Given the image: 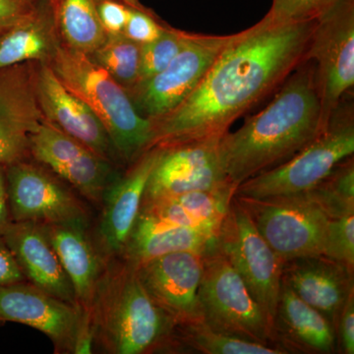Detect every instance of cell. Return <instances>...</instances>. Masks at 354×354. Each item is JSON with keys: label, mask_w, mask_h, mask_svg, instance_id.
Returning a JSON list of instances; mask_svg holds the SVG:
<instances>
[{"label": "cell", "mask_w": 354, "mask_h": 354, "mask_svg": "<svg viewBox=\"0 0 354 354\" xmlns=\"http://www.w3.org/2000/svg\"><path fill=\"white\" fill-rule=\"evenodd\" d=\"M316 21L279 23L266 14L234 34L198 87L171 113L151 120V148L221 138L306 60Z\"/></svg>", "instance_id": "cell-1"}, {"label": "cell", "mask_w": 354, "mask_h": 354, "mask_svg": "<svg viewBox=\"0 0 354 354\" xmlns=\"http://www.w3.org/2000/svg\"><path fill=\"white\" fill-rule=\"evenodd\" d=\"M317 88L315 65L305 60L259 113L218 141V158L228 180L241 185L283 164L326 129Z\"/></svg>", "instance_id": "cell-2"}, {"label": "cell", "mask_w": 354, "mask_h": 354, "mask_svg": "<svg viewBox=\"0 0 354 354\" xmlns=\"http://www.w3.org/2000/svg\"><path fill=\"white\" fill-rule=\"evenodd\" d=\"M88 317L92 353H171L176 323L122 258L106 263Z\"/></svg>", "instance_id": "cell-3"}, {"label": "cell", "mask_w": 354, "mask_h": 354, "mask_svg": "<svg viewBox=\"0 0 354 354\" xmlns=\"http://www.w3.org/2000/svg\"><path fill=\"white\" fill-rule=\"evenodd\" d=\"M48 64L100 118L125 167L151 149L152 123L137 111L127 91L102 67L62 41Z\"/></svg>", "instance_id": "cell-4"}, {"label": "cell", "mask_w": 354, "mask_h": 354, "mask_svg": "<svg viewBox=\"0 0 354 354\" xmlns=\"http://www.w3.org/2000/svg\"><path fill=\"white\" fill-rule=\"evenodd\" d=\"M354 153L353 92L342 97L327 127L309 145L283 164L247 179L234 196L262 198L306 192L318 185L335 165Z\"/></svg>", "instance_id": "cell-5"}, {"label": "cell", "mask_w": 354, "mask_h": 354, "mask_svg": "<svg viewBox=\"0 0 354 354\" xmlns=\"http://www.w3.org/2000/svg\"><path fill=\"white\" fill-rule=\"evenodd\" d=\"M234 198L283 264L323 255L332 218L310 191L262 199Z\"/></svg>", "instance_id": "cell-6"}, {"label": "cell", "mask_w": 354, "mask_h": 354, "mask_svg": "<svg viewBox=\"0 0 354 354\" xmlns=\"http://www.w3.org/2000/svg\"><path fill=\"white\" fill-rule=\"evenodd\" d=\"M198 297L202 321L214 330L279 348L271 321L216 246L204 255Z\"/></svg>", "instance_id": "cell-7"}, {"label": "cell", "mask_w": 354, "mask_h": 354, "mask_svg": "<svg viewBox=\"0 0 354 354\" xmlns=\"http://www.w3.org/2000/svg\"><path fill=\"white\" fill-rule=\"evenodd\" d=\"M13 223H93L95 209L64 179L31 158L6 165Z\"/></svg>", "instance_id": "cell-8"}, {"label": "cell", "mask_w": 354, "mask_h": 354, "mask_svg": "<svg viewBox=\"0 0 354 354\" xmlns=\"http://www.w3.org/2000/svg\"><path fill=\"white\" fill-rule=\"evenodd\" d=\"M24 324L46 335L57 354L92 353L88 318L79 305L28 281L0 288V324Z\"/></svg>", "instance_id": "cell-9"}, {"label": "cell", "mask_w": 354, "mask_h": 354, "mask_svg": "<svg viewBox=\"0 0 354 354\" xmlns=\"http://www.w3.org/2000/svg\"><path fill=\"white\" fill-rule=\"evenodd\" d=\"M216 248L239 272L272 325L281 295L283 263L234 197L221 223Z\"/></svg>", "instance_id": "cell-10"}, {"label": "cell", "mask_w": 354, "mask_h": 354, "mask_svg": "<svg viewBox=\"0 0 354 354\" xmlns=\"http://www.w3.org/2000/svg\"><path fill=\"white\" fill-rule=\"evenodd\" d=\"M315 65L324 123L354 86V0H339L320 17L307 50Z\"/></svg>", "instance_id": "cell-11"}, {"label": "cell", "mask_w": 354, "mask_h": 354, "mask_svg": "<svg viewBox=\"0 0 354 354\" xmlns=\"http://www.w3.org/2000/svg\"><path fill=\"white\" fill-rule=\"evenodd\" d=\"M234 37V34L215 36L191 32L171 64L129 92L135 109L150 121L171 113L201 83Z\"/></svg>", "instance_id": "cell-12"}, {"label": "cell", "mask_w": 354, "mask_h": 354, "mask_svg": "<svg viewBox=\"0 0 354 354\" xmlns=\"http://www.w3.org/2000/svg\"><path fill=\"white\" fill-rule=\"evenodd\" d=\"M30 158L55 172L95 209L123 169L44 120L30 140Z\"/></svg>", "instance_id": "cell-13"}, {"label": "cell", "mask_w": 354, "mask_h": 354, "mask_svg": "<svg viewBox=\"0 0 354 354\" xmlns=\"http://www.w3.org/2000/svg\"><path fill=\"white\" fill-rule=\"evenodd\" d=\"M160 153V147L149 149L123 169L104 194L99 214L91 225L93 239L104 259L121 258L124 252Z\"/></svg>", "instance_id": "cell-14"}, {"label": "cell", "mask_w": 354, "mask_h": 354, "mask_svg": "<svg viewBox=\"0 0 354 354\" xmlns=\"http://www.w3.org/2000/svg\"><path fill=\"white\" fill-rule=\"evenodd\" d=\"M221 138L160 147L144 199L172 196L193 191L237 188L228 180L218 158Z\"/></svg>", "instance_id": "cell-15"}, {"label": "cell", "mask_w": 354, "mask_h": 354, "mask_svg": "<svg viewBox=\"0 0 354 354\" xmlns=\"http://www.w3.org/2000/svg\"><path fill=\"white\" fill-rule=\"evenodd\" d=\"M204 255L179 251L133 264L147 292L176 325L202 320L198 295Z\"/></svg>", "instance_id": "cell-16"}, {"label": "cell", "mask_w": 354, "mask_h": 354, "mask_svg": "<svg viewBox=\"0 0 354 354\" xmlns=\"http://www.w3.org/2000/svg\"><path fill=\"white\" fill-rule=\"evenodd\" d=\"M35 85L44 120L116 167L127 169L102 121L58 79L50 65L35 64Z\"/></svg>", "instance_id": "cell-17"}, {"label": "cell", "mask_w": 354, "mask_h": 354, "mask_svg": "<svg viewBox=\"0 0 354 354\" xmlns=\"http://www.w3.org/2000/svg\"><path fill=\"white\" fill-rule=\"evenodd\" d=\"M44 120L35 64L0 70V165L30 158V140Z\"/></svg>", "instance_id": "cell-18"}, {"label": "cell", "mask_w": 354, "mask_h": 354, "mask_svg": "<svg viewBox=\"0 0 354 354\" xmlns=\"http://www.w3.org/2000/svg\"><path fill=\"white\" fill-rule=\"evenodd\" d=\"M353 271L326 256H310L285 263L281 281L337 330L339 314L354 293Z\"/></svg>", "instance_id": "cell-19"}, {"label": "cell", "mask_w": 354, "mask_h": 354, "mask_svg": "<svg viewBox=\"0 0 354 354\" xmlns=\"http://www.w3.org/2000/svg\"><path fill=\"white\" fill-rule=\"evenodd\" d=\"M3 237L26 281L53 297L79 305L73 286L41 223L12 221Z\"/></svg>", "instance_id": "cell-20"}, {"label": "cell", "mask_w": 354, "mask_h": 354, "mask_svg": "<svg viewBox=\"0 0 354 354\" xmlns=\"http://www.w3.org/2000/svg\"><path fill=\"white\" fill-rule=\"evenodd\" d=\"M91 225L81 221L41 225L73 286L77 302L87 316L109 261L95 245Z\"/></svg>", "instance_id": "cell-21"}, {"label": "cell", "mask_w": 354, "mask_h": 354, "mask_svg": "<svg viewBox=\"0 0 354 354\" xmlns=\"http://www.w3.org/2000/svg\"><path fill=\"white\" fill-rule=\"evenodd\" d=\"M272 330L277 346L286 353H339L337 330L332 323L283 281Z\"/></svg>", "instance_id": "cell-22"}, {"label": "cell", "mask_w": 354, "mask_h": 354, "mask_svg": "<svg viewBox=\"0 0 354 354\" xmlns=\"http://www.w3.org/2000/svg\"><path fill=\"white\" fill-rule=\"evenodd\" d=\"M60 43L50 0H35L31 9L0 36V70L48 64Z\"/></svg>", "instance_id": "cell-23"}, {"label": "cell", "mask_w": 354, "mask_h": 354, "mask_svg": "<svg viewBox=\"0 0 354 354\" xmlns=\"http://www.w3.org/2000/svg\"><path fill=\"white\" fill-rule=\"evenodd\" d=\"M236 188L193 191L143 200L140 212L158 220L218 236Z\"/></svg>", "instance_id": "cell-24"}, {"label": "cell", "mask_w": 354, "mask_h": 354, "mask_svg": "<svg viewBox=\"0 0 354 354\" xmlns=\"http://www.w3.org/2000/svg\"><path fill=\"white\" fill-rule=\"evenodd\" d=\"M216 241V235L171 225L139 212L121 258L137 265L179 251L206 254L215 248Z\"/></svg>", "instance_id": "cell-25"}, {"label": "cell", "mask_w": 354, "mask_h": 354, "mask_svg": "<svg viewBox=\"0 0 354 354\" xmlns=\"http://www.w3.org/2000/svg\"><path fill=\"white\" fill-rule=\"evenodd\" d=\"M50 3L65 46L90 55L108 38L100 22L95 0H50Z\"/></svg>", "instance_id": "cell-26"}, {"label": "cell", "mask_w": 354, "mask_h": 354, "mask_svg": "<svg viewBox=\"0 0 354 354\" xmlns=\"http://www.w3.org/2000/svg\"><path fill=\"white\" fill-rule=\"evenodd\" d=\"M286 354L283 349L247 341L218 332L203 321L178 324L172 339V353Z\"/></svg>", "instance_id": "cell-27"}, {"label": "cell", "mask_w": 354, "mask_h": 354, "mask_svg": "<svg viewBox=\"0 0 354 354\" xmlns=\"http://www.w3.org/2000/svg\"><path fill=\"white\" fill-rule=\"evenodd\" d=\"M92 62L113 77L128 94L139 80L141 46L124 34L108 35L104 43L87 55Z\"/></svg>", "instance_id": "cell-28"}, {"label": "cell", "mask_w": 354, "mask_h": 354, "mask_svg": "<svg viewBox=\"0 0 354 354\" xmlns=\"http://www.w3.org/2000/svg\"><path fill=\"white\" fill-rule=\"evenodd\" d=\"M330 218L354 214V158H344L318 185L309 190Z\"/></svg>", "instance_id": "cell-29"}, {"label": "cell", "mask_w": 354, "mask_h": 354, "mask_svg": "<svg viewBox=\"0 0 354 354\" xmlns=\"http://www.w3.org/2000/svg\"><path fill=\"white\" fill-rule=\"evenodd\" d=\"M190 35L191 32L174 29L169 25L157 39L141 46L139 80L136 86L157 75L171 64Z\"/></svg>", "instance_id": "cell-30"}, {"label": "cell", "mask_w": 354, "mask_h": 354, "mask_svg": "<svg viewBox=\"0 0 354 354\" xmlns=\"http://www.w3.org/2000/svg\"><path fill=\"white\" fill-rule=\"evenodd\" d=\"M323 255L354 270V214L330 218Z\"/></svg>", "instance_id": "cell-31"}, {"label": "cell", "mask_w": 354, "mask_h": 354, "mask_svg": "<svg viewBox=\"0 0 354 354\" xmlns=\"http://www.w3.org/2000/svg\"><path fill=\"white\" fill-rule=\"evenodd\" d=\"M167 24L139 0H129V17L123 34L140 46L157 39Z\"/></svg>", "instance_id": "cell-32"}, {"label": "cell", "mask_w": 354, "mask_h": 354, "mask_svg": "<svg viewBox=\"0 0 354 354\" xmlns=\"http://www.w3.org/2000/svg\"><path fill=\"white\" fill-rule=\"evenodd\" d=\"M339 0H272L268 15L274 22L297 23L315 20Z\"/></svg>", "instance_id": "cell-33"}, {"label": "cell", "mask_w": 354, "mask_h": 354, "mask_svg": "<svg viewBox=\"0 0 354 354\" xmlns=\"http://www.w3.org/2000/svg\"><path fill=\"white\" fill-rule=\"evenodd\" d=\"M100 22L108 35L123 34L129 17V0H95Z\"/></svg>", "instance_id": "cell-34"}, {"label": "cell", "mask_w": 354, "mask_h": 354, "mask_svg": "<svg viewBox=\"0 0 354 354\" xmlns=\"http://www.w3.org/2000/svg\"><path fill=\"white\" fill-rule=\"evenodd\" d=\"M337 346L344 354L354 353V293L348 297L337 325Z\"/></svg>", "instance_id": "cell-35"}, {"label": "cell", "mask_w": 354, "mask_h": 354, "mask_svg": "<svg viewBox=\"0 0 354 354\" xmlns=\"http://www.w3.org/2000/svg\"><path fill=\"white\" fill-rule=\"evenodd\" d=\"M25 281L12 251L7 245L3 235H0V288Z\"/></svg>", "instance_id": "cell-36"}, {"label": "cell", "mask_w": 354, "mask_h": 354, "mask_svg": "<svg viewBox=\"0 0 354 354\" xmlns=\"http://www.w3.org/2000/svg\"><path fill=\"white\" fill-rule=\"evenodd\" d=\"M35 0H0V36L31 9Z\"/></svg>", "instance_id": "cell-37"}, {"label": "cell", "mask_w": 354, "mask_h": 354, "mask_svg": "<svg viewBox=\"0 0 354 354\" xmlns=\"http://www.w3.org/2000/svg\"><path fill=\"white\" fill-rule=\"evenodd\" d=\"M12 223L7 197L6 165H0V235H3Z\"/></svg>", "instance_id": "cell-38"}]
</instances>
